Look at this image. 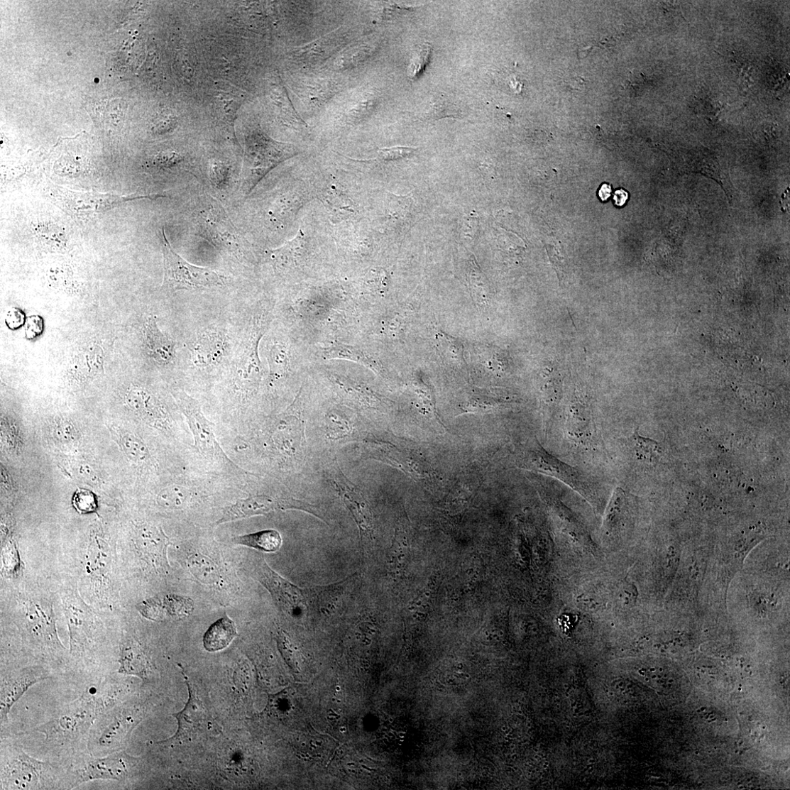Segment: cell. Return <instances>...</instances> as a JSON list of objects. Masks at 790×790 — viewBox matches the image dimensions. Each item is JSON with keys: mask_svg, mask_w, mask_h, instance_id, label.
Listing matches in <instances>:
<instances>
[{"mask_svg": "<svg viewBox=\"0 0 790 790\" xmlns=\"http://www.w3.org/2000/svg\"><path fill=\"white\" fill-rule=\"evenodd\" d=\"M104 712L91 689L32 731L44 734L45 745L56 752L73 751L85 743L94 723Z\"/></svg>", "mask_w": 790, "mask_h": 790, "instance_id": "cell-1", "label": "cell"}, {"mask_svg": "<svg viewBox=\"0 0 790 790\" xmlns=\"http://www.w3.org/2000/svg\"><path fill=\"white\" fill-rule=\"evenodd\" d=\"M56 777L50 763L38 760L17 745L2 746L1 789H50Z\"/></svg>", "mask_w": 790, "mask_h": 790, "instance_id": "cell-2", "label": "cell"}, {"mask_svg": "<svg viewBox=\"0 0 790 790\" xmlns=\"http://www.w3.org/2000/svg\"><path fill=\"white\" fill-rule=\"evenodd\" d=\"M161 234L163 289L170 292L208 290L224 285V278L218 273L191 265L178 255L168 241L163 229Z\"/></svg>", "mask_w": 790, "mask_h": 790, "instance_id": "cell-3", "label": "cell"}, {"mask_svg": "<svg viewBox=\"0 0 790 790\" xmlns=\"http://www.w3.org/2000/svg\"><path fill=\"white\" fill-rule=\"evenodd\" d=\"M143 711L135 706H115L100 715L94 724L97 751L109 754L119 752L129 740L131 734L141 721Z\"/></svg>", "mask_w": 790, "mask_h": 790, "instance_id": "cell-4", "label": "cell"}, {"mask_svg": "<svg viewBox=\"0 0 790 790\" xmlns=\"http://www.w3.org/2000/svg\"><path fill=\"white\" fill-rule=\"evenodd\" d=\"M47 190L57 205L73 216L79 218L105 212L131 201L161 197L158 195L119 196L98 192H77L51 182L48 184Z\"/></svg>", "mask_w": 790, "mask_h": 790, "instance_id": "cell-5", "label": "cell"}, {"mask_svg": "<svg viewBox=\"0 0 790 790\" xmlns=\"http://www.w3.org/2000/svg\"><path fill=\"white\" fill-rule=\"evenodd\" d=\"M138 762L137 757L121 751L104 757L85 756L70 770L68 786L99 779L124 781L134 774Z\"/></svg>", "mask_w": 790, "mask_h": 790, "instance_id": "cell-6", "label": "cell"}, {"mask_svg": "<svg viewBox=\"0 0 790 790\" xmlns=\"http://www.w3.org/2000/svg\"><path fill=\"white\" fill-rule=\"evenodd\" d=\"M520 462L522 467L558 478L583 496L595 494L596 485L588 476L556 459L539 444L525 449Z\"/></svg>", "mask_w": 790, "mask_h": 790, "instance_id": "cell-7", "label": "cell"}, {"mask_svg": "<svg viewBox=\"0 0 790 790\" xmlns=\"http://www.w3.org/2000/svg\"><path fill=\"white\" fill-rule=\"evenodd\" d=\"M175 396L180 410L192 430L198 450L205 456L239 469L218 442L214 434V425L206 418L199 402L181 390L175 393Z\"/></svg>", "mask_w": 790, "mask_h": 790, "instance_id": "cell-8", "label": "cell"}, {"mask_svg": "<svg viewBox=\"0 0 790 790\" xmlns=\"http://www.w3.org/2000/svg\"><path fill=\"white\" fill-rule=\"evenodd\" d=\"M268 311L260 310L254 315L245 337L238 346L234 361V378L243 388L256 380L260 373L258 354L259 341L268 324Z\"/></svg>", "mask_w": 790, "mask_h": 790, "instance_id": "cell-9", "label": "cell"}, {"mask_svg": "<svg viewBox=\"0 0 790 790\" xmlns=\"http://www.w3.org/2000/svg\"><path fill=\"white\" fill-rule=\"evenodd\" d=\"M287 510H302L323 519L317 508L307 503L294 498L258 495L239 500L227 508L217 524Z\"/></svg>", "mask_w": 790, "mask_h": 790, "instance_id": "cell-10", "label": "cell"}, {"mask_svg": "<svg viewBox=\"0 0 790 790\" xmlns=\"http://www.w3.org/2000/svg\"><path fill=\"white\" fill-rule=\"evenodd\" d=\"M50 679V674L40 666L22 668L1 675L0 684V721L1 725L9 720L14 704L33 685Z\"/></svg>", "mask_w": 790, "mask_h": 790, "instance_id": "cell-11", "label": "cell"}, {"mask_svg": "<svg viewBox=\"0 0 790 790\" xmlns=\"http://www.w3.org/2000/svg\"><path fill=\"white\" fill-rule=\"evenodd\" d=\"M260 582L272 593L285 612H299L307 607L309 593L282 578L263 561L257 570Z\"/></svg>", "mask_w": 790, "mask_h": 790, "instance_id": "cell-12", "label": "cell"}, {"mask_svg": "<svg viewBox=\"0 0 790 790\" xmlns=\"http://www.w3.org/2000/svg\"><path fill=\"white\" fill-rule=\"evenodd\" d=\"M186 684L189 690L188 702L181 712L174 714L178 721V730L173 737L164 742L191 739L206 733L212 727V720L209 713L187 681Z\"/></svg>", "mask_w": 790, "mask_h": 790, "instance_id": "cell-13", "label": "cell"}, {"mask_svg": "<svg viewBox=\"0 0 790 790\" xmlns=\"http://www.w3.org/2000/svg\"><path fill=\"white\" fill-rule=\"evenodd\" d=\"M338 491L345 505L356 521L362 535L371 536L372 517L371 510L363 494L350 483L341 472L330 481Z\"/></svg>", "mask_w": 790, "mask_h": 790, "instance_id": "cell-14", "label": "cell"}, {"mask_svg": "<svg viewBox=\"0 0 790 790\" xmlns=\"http://www.w3.org/2000/svg\"><path fill=\"white\" fill-rule=\"evenodd\" d=\"M227 341L219 331H207L200 335L191 347V361L202 368L221 363L226 355Z\"/></svg>", "mask_w": 790, "mask_h": 790, "instance_id": "cell-15", "label": "cell"}, {"mask_svg": "<svg viewBox=\"0 0 790 790\" xmlns=\"http://www.w3.org/2000/svg\"><path fill=\"white\" fill-rule=\"evenodd\" d=\"M28 632L40 647L58 650L62 647L51 612L40 605H33L28 614Z\"/></svg>", "mask_w": 790, "mask_h": 790, "instance_id": "cell-16", "label": "cell"}, {"mask_svg": "<svg viewBox=\"0 0 790 790\" xmlns=\"http://www.w3.org/2000/svg\"><path fill=\"white\" fill-rule=\"evenodd\" d=\"M136 544L138 552L148 561L156 567L167 566L166 549L170 542L156 527H139L136 534Z\"/></svg>", "mask_w": 790, "mask_h": 790, "instance_id": "cell-17", "label": "cell"}, {"mask_svg": "<svg viewBox=\"0 0 790 790\" xmlns=\"http://www.w3.org/2000/svg\"><path fill=\"white\" fill-rule=\"evenodd\" d=\"M143 332L146 349L153 361L161 366L172 363L175 357V344L160 331L155 317L147 320Z\"/></svg>", "mask_w": 790, "mask_h": 790, "instance_id": "cell-18", "label": "cell"}, {"mask_svg": "<svg viewBox=\"0 0 790 790\" xmlns=\"http://www.w3.org/2000/svg\"><path fill=\"white\" fill-rule=\"evenodd\" d=\"M119 664V674L135 676L142 680H147L150 676V662L140 646L131 639L122 645Z\"/></svg>", "mask_w": 790, "mask_h": 790, "instance_id": "cell-19", "label": "cell"}, {"mask_svg": "<svg viewBox=\"0 0 790 790\" xmlns=\"http://www.w3.org/2000/svg\"><path fill=\"white\" fill-rule=\"evenodd\" d=\"M126 402L132 411L150 422L163 424L167 420L166 413L161 405L145 389H131L126 395Z\"/></svg>", "mask_w": 790, "mask_h": 790, "instance_id": "cell-20", "label": "cell"}, {"mask_svg": "<svg viewBox=\"0 0 790 790\" xmlns=\"http://www.w3.org/2000/svg\"><path fill=\"white\" fill-rule=\"evenodd\" d=\"M234 622L227 616L218 620L205 633L203 642L209 652H216L227 647L236 636Z\"/></svg>", "mask_w": 790, "mask_h": 790, "instance_id": "cell-21", "label": "cell"}, {"mask_svg": "<svg viewBox=\"0 0 790 790\" xmlns=\"http://www.w3.org/2000/svg\"><path fill=\"white\" fill-rule=\"evenodd\" d=\"M323 354L327 360H334V358H342L360 363L369 368L375 373L381 372V367L373 358L361 350L346 344H333L331 346L323 349Z\"/></svg>", "mask_w": 790, "mask_h": 790, "instance_id": "cell-22", "label": "cell"}, {"mask_svg": "<svg viewBox=\"0 0 790 790\" xmlns=\"http://www.w3.org/2000/svg\"><path fill=\"white\" fill-rule=\"evenodd\" d=\"M628 446L635 459L641 463L654 465L661 459V445L653 439L641 437L637 429L628 439Z\"/></svg>", "mask_w": 790, "mask_h": 790, "instance_id": "cell-23", "label": "cell"}, {"mask_svg": "<svg viewBox=\"0 0 790 790\" xmlns=\"http://www.w3.org/2000/svg\"><path fill=\"white\" fill-rule=\"evenodd\" d=\"M233 542L237 544L260 550V552L274 553L280 549L282 544V538L280 533L275 530H265L236 537L233 539Z\"/></svg>", "mask_w": 790, "mask_h": 790, "instance_id": "cell-24", "label": "cell"}, {"mask_svg": "<svg viewBox=\"0 0 790 790\" xmlns=\"http://www.w3.org/2000/svg\"><path fill=\"white\" fill-rule=\"evenodd\" d=\"M334 33L308 45H303L297 52V57L306 63L316 62L327 57L332 52V50L339 45V42L335 38L338 36Z\"/></svg>", "mask_w": 790, "mask_h": 790, "instance_id": "cell-25", "label": "cell"}, {"mask_svg": "<svg viewBox=\"0 0 790 790\" xmlns=\"http://www.w3.org/2000/svg\"><path fill=\"white\" fill-rule=\"evenodd\" d=\"M469 288L475 300L481 305H488L490 300V289L486 276L477 265L473 258L469 261L468 268Z\"/></svg>", "mask_w": 790, "mask_h": 790, "instance_id": "cell-26", "label": "cell"}, {"mask_svg": "<svg viewBox=\"0 0 790 790\" xmlns=\"http://www.w3.org/2000/svg\"><path fill=\"white\" fill-rule=\"evenodd\" d=\"M189 566L194 576L202 583L214 585L219 582L220 574L216 566L206 557L195 555L190 559Z\"/></svg>", "mask_w": 790, "mask_h": 790, "instance_id": "cell-27", "label": "cell"}, {"mask_svg": "<svg viewBox=\"0 0 790 790\" xmlns=\"http://www.w3.org/2000/svg\"><path fill=\"white\" fill-rule=\"evenodd\" d=\"M304 235L300 230L292 241L273 251V258L278 268L289 267L302 251Z\"/></svg>", "mask_w": 790, "mask_h": 790, "instance_id": "cell-28", "label": "cell"}, {"mask_svg": "<svg viewBox=\"0 0 790 790\" xmlns=\"http://www.w3.org/2000/svg\"><path fill=\"white\" fill-rule=\"evenodd\" d=\"M189 494L186 489L177 485L166 487L158 495V505L165 509L179 510L183 508Z\"/></svg>", "mask_w": 790, "mask_h": 790, "instance_id": "cell-29", "label": "cell"}, {"mask_svg": "<svg viewBox=\"0 0 790 790\" xmlns=\"http://www.w3.org/2000/svg\"><path fill=\"white\" fill-rule=\"evenodd\" d=\"M121 444L126 456L137 463H145L150 454L145 444L136 436L126 434L121 438Z\"/></svg>", "mask_w": 790, "mask_h": 790, "instance_id": "cell-30", "label": "cell"}, {"mask_svg": "<svg viewBox=\"0 0 790 790\" xmlns=\"http://www.w3.org/2000/svg\"><path fill=\"white\" fill-rule=\"evenodd\" d=\"M269 363L273 378H279L285 375L288 369L289 356L284 346L279 344L273 346L269 355Z\"/></svg>", "mask_w": 790, "mask_h": 790, "instance_id": "cell-31", "label": "cell"}, {"mask_svg": "<svg viewBox=\"0 0 790 790\" xmlns=\"http://www.w3.org/2000/svg\"><path fill=\"white\" fill-rule=\"evenodd\" d=\"M439 344L449 361L452 363H464L463 346L459 340L443 334L439 335Z\"/></svg>", "mask_w": 790, "mask_h": 790, "instance_id": "cell-32", "label": "cell"}, {"mask_svg": "<svg viewBox=\"0 0 790 790\" xmlns=\"http://www.w3.org/2000/svg\"><path fill=\"white\" fill-rule=\"evenodd\" d=\"M462 116L459 107L444 98H440L430 106L427 117L430 119L442 118H460Z\"/></svg>", "mask_w": 790, "mask_h": 790, "instance_id": "cell-33", "label": "cell"}, {"mask_svg": "<svg viewBox=\"0 0 790 790\" xmlns=\"http://www.w3.org/2000/svg\"><path fill=\"white\" fill-rule=\"evenodd\" d=\"M73 506L80 514L92 513L98 509L97 495L87 489L77 490L73 496Z\"/></svg>", "mask_w": 790, "mask_h": 790, "instance_id": "cell-34", "label": "cell"}, {"mask_svg": "<svg viewBox=\"0 0 790 790\" xmlns=\"http://www.w3.org/2000/svg\"><path fill=\"white\" fill-rule=\"evenodd\" d=\"M504 401H500L495 397L485 395H473L466 402V410L467 412H487L488 411L496 409L500 403Z\"/></svg>", "mask_w": 790, "mask_h": 790, "instance_id": "cell-35", "label": "cell"}, {"mask_svg": "<svg viewBox=\"0 0 790 790\" xmlns=\"http://www.w3.org/2000/svg\"><path fill=\"white\" fill-rule=\"evenodd\" d=\"M412 207V199L409 197H397L390 194L388 203V215L396 220H403L409 217Z\"/></svg>", "mask_w": 790, "mask_h": 790, "instance_id": "cell-36", "label": "cell"}, {"mask_svg": "<svg viewBox=\"0 0 790 790\" xmlns=\"http://www.w3.org/2000/svg\"><path fill=\"white\" fill-rule=\"evenodd\" d=\"M322 199L328 207L334 209L351 211L352 209V202L334 186L324 191Z\"/></svg>", "mask_w": 790, "mask_h": 790, "instance_id": "cell-37", "label": "cell"}, {"mask_svg": "<svg viewBox=\"0 0 790 790\" xmlns=\"http://www.w3.org/2000/svg\"><path fill=\"white\" fill-rule=\"evenodd\" d=\"M77 430L73 424L64 419H57L53 425L55 439L62 444L73 442L77 438Z\"/></svg>", "mask_w": 790, "mask_h": 790, "instance_id": "cell-38", "label": "cell"}, {"mask_svg": "<svg viewBox=\"0 0 790 790\" xmlns=\"http://www.w3.org/2000/svg\"><path fill=\"white\" fill-rule=\"evenodd\" d=\"M478 355L482 357L483 363L495 371L505 369L508 363L505 353L498 349L493 350L492 348H484L481 351H478Z\"/></svg>", "mask_w": 790, "mask_h": 790, "instance_id": "cell-39", "label": "cell"}, {"mask_svg": "<svg viewBox=\"0 0 790 790\" xmlns=\"http://www.w3.org/2000/svg\"><path fill=\"white\" fill-rule=\"evenodd\" d=\"M430 51V45L428 43H425L420 47V49L417 51L410 65V77L415 78L421 75L422 70L427 64Z\"/></svg>", "mask_w": 790, "mask_h": 790, "instance_id": "cell-40", "label": "cell"}, {"mask_svg": "<svg viewBox=\"0 0 790 790\" xmlns=\"http://www.w3.org/2000/svg\"><path fill=\"white\" fill-rule=\"evenodd\" d=\"M417 150L415 148L408 147H395L391 148H384L378 150V158L384 161H394L405 158H409L413 155Z\"/></svg>", "mask_w": 790, "mask_h": 790, "instance_id": "cell-41", "label": "cell"}, {"mask_svg": "<svg viewBox=\"0 0 790 790\" xmlns=\"http://www.w3.org/2000/svg\"><path fill=\"white\" fill-rule=\"evenodd\" d=\"M369 53V48L366 45H356L346 52L341 57V65L349 66L351 64H356L363 61L365 56L368 55Z\"/></svg>", "mask_w": 790, "mask_h": 790, "instance_id": "cell-42", "label": "cell"}, {"mask_svg": "<svg viewBox=\"0 0 790 790\" xmlns=\"http://www.w3.org/2000/svg\"><path fill=\"white\" fill-rule=\"evenodd\" d=\"M43 330L44 322L40 316L33 315L27 318L25 331L28 340H35L40 337Z\"/></svg>", "mask_w": 790, "mask_h": 790, "instance_id": "cell-43", "label": "cell"}, {"mask_svg": "<svg viewBox=\"0 0 790 790\" xmlns=\"http://www.w3.org/2000/svg\"><path fill=\"white\" fill-rule=\"evenodd\" d=\"M26 320V314L23 313L22 309L17 307L10 309L5 319L7 327L12 330H16L25 326Z\"/></svg>", "mask_w": 790, "mask_h": 790, "instance_id": "cell-44", "label": "cell"}, {"mask_svg": "<svg viewBox=\"0 0 790 790\" xmlns=\"http://www.w3.org/2000/svg\"><path fill=\"white\" fill-rule=\"evenodd\" d=\"M74 470L76 475L78 476L81 480L90 483L97 484L99 483V476L97 473L93 468L85 463H77L74 466Z\"/></svg>", "mask_w": 790, "mask_h": 790, "instance_id": "cell-45", "label": "cell"}, {"mask_svg": "<svg viewBox=\"0 0 790 790\" xmlns=\"http://www.w3.org/2000/svg\"><path fill=\"white\" fill-rule=\"evenodd\" d=\"M566 86L572 90L581 91L584 89L586 82L582 77H571L565 81Z\"/></svg>", "mask_w": 790, "mask_h": 790, "instance_id": "cell-46", "label": "cell"}, {"mask_svg": "<svg viewBox=\"0 0 790 790\" xmlns=\"http://www.w3.org/2000/svg\"><path fill=\"white\" fill-rule=\"evenodd\" d=\"M629 199V194L626 190L620 189L615 191L614 194L615 204L618 207L624 206Z\"/></svg>", "mask_w": 790, "mask_h": 790, "instance_id": "cell-47", "label": "cell"}, {"mask_svg": "<svg viewBox=\"0 0 790 790\" xmlns=\"http://www.w3.org/2000/svg\"><path fill=\"white\" fill-rule=\"evenodd\" d=\"M611 187L608 184H604L598 191V197L603 202H606L611 196Z\"/></svg>", "mask_w": 790, "mask_h": 790, "instance_id": "cell-48", "label": "cell"}, {"mask_svg": "<svg viewBox=\"0 0 790 790\" xmlns=\"http://www.w3.org/2000/svg\"><path fill=\"white\" fill-rule=\"evenodd\" d=\"M476 220H475V218H468L467 220H466L464 223V230L465 231H466V233L467 236H471V237H473V231H475L476 228Z\"/></svg>", "mask_w": 790, "mask_h": 790, "instance_id": "cell-49", "label": "cell"}, {"mask_svg": "<svg viewBox=\"0 0 790 790\" xmlns=\"http://www.w3.org/2000/svg\"><path fill=\"white\" fill-rule=\"evenodd\" d=\"M591 50V48H588V47H586V48H584V49H579V50H578L579 57L580 58L581 57L583 53H585V55L586 57L588 55V53H590Z\"/></svg>", "mask_w": 790, "mask_h": 790, "instance_id": "cell-50", "label": "cell"}, {"mask_svg": "<svg viewBox=\"0 0 790 790\" xmlns=\"http://www.w3.org/2000/svg\"><path fill=\"white\" fill-rule=\"evenodd\" d=\"M362 767H363V769H366V770H368V771H372V772H373V771H375V769H369V768L366 767V766H365V765H363V766H362Z\"/></svg>", "mask_w": 790, "mask_h": 790, "instance_id": "cell-51", "label": "cell"}, {"mask_svg": "<svg viewBox=\"0 0 790 790\" xmlns=\"http://www.w3.org/2000/svg\"><path fill=\"white\" fill-rule=\"evenodd\" d=\"M349 765H354L353 763H349Z\"/></svg>", "mask_w": 790, "mask_h": 790, "instance_id": "cell-52", "label": "cell"}, {"mask_svg": "<svg viewBox=\"0 0 790 790\" xmlns=\"http://www.w3.org/2000/svg\"><path fill=\"white\" fill-rule=\"evenodd\" d=\"M337 689H338V690H340V689H341L340 686H339V687L338 686V687H337Z\"/></svg>", "mask_w": 790, "mask_h": 790, "instance_id": "cell-53", "label": "cell"}]
</instances>
